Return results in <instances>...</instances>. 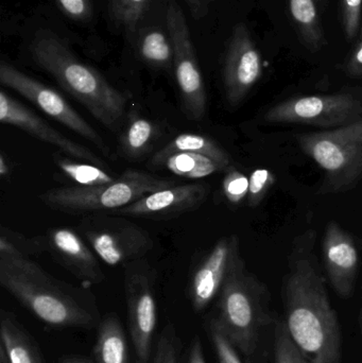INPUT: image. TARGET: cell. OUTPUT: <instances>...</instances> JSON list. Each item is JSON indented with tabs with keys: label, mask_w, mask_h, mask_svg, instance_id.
<instances>
[{
	"label": "cell",
	"mask_w": 362,
	"mask_h": 363,
	"mask_svg": "<svg viewBox=\"0 0 362 363\" xmlns=\"http://www.w3.org/2000/svg\"><path fill=\"white\" fill-rule=\"evenodd\" d=\"M314 230L293 240L283 279L285 323L310 363H341L342 333L315 256Z\"/></svg>",
	"instance_id": "6da1fadb"
},
{
	"label": "cell",
	"mask_w": 362,
	"mask_h": 363,
	"mask_svg": "<svg viewBox=\"0 0 362 363\" xmlns=\"http://www.w3.org/2000/svg\"><path fill=\"white\" fill-rule=\"evenodd\" d=\"M217 298L216 311L208 319L231 341L244 363H267L278 320L271 311L269 290L248 270L240 247Z\"/></svg>",
	"instance_id": "7a4b0ae2"
},
{
	"label": "cell",
	"mask_w": 362,
	"mask_h": 363,
	"mask_svg": "<svg viewBox=\"0 0 362 363\" xmlns=\"http://www.w3.org/2000/svg\"><path fill=\"white\" fill-rule=\"evenodd\" d=\"M0 285L32 315L49 325L93 328L100 315L95 296L51 275L32 258L0 254Z\"/></svg>",
	"instance_id": "3957f363"
},
{
	"label": "cell",
	"mask_w": 362,
	"mask_h": 363,
	"mask_svg": "<svg viewBox=\"0 0 362 363\" xmlns=\"http://www.w3.org/2000/svg\"><path fill=\"white\" fill-rule=\"evenodd\" d=\"M30 51L34 62L91 116L108 129H118L125 117L127 97L95 68L81 62L61 38L47 30L38 31Z\"/></svg>",
	"instance_id": "277c9868"
},
{
	"label": "cell",
	"mask_w": 362,
	"mask_h": 363,
	"mask_svg": "<svg viewBox=\"0 0 362 363\" xmlns=\"http://www.w3.org/2000/svg\"><path fill=\"white\" fill-rule=\"evenodd\" d=\"M176 185L142 170L128 169L112 183L99 186L51 188L40 194L48 208L74 216L111 213L132 204L147 194Z\"/></svg>",
	"instance_id": "5b68a950"
},
{
	"label": "cell",
	"mask_w": 362,
	"mask_h": 363,
	"mask_svg": "<svg viewBox=\"0 0 362 363\" xmlns=\"http://www.w3.org/2000/svg\"><path fill=\"white\" fill-rule=\"evenodd\" d=\"M300 148L324 172L319 194H341L362 179V119L336 128L297 136Z\"/></svg>",
	"instance_id": "8992f818"
},
{
	"label": "cell",
	"mask_w": 362,
	"mask_h": 363,
	"mask_svg": "<svg viewBox=\"0 0 362 363\" xmlns=\"http://www.w3.org/2000/svg\"><path fill=\"white\" fill-rule=\"evenodd\" d=\"M77 230L98 258L111 267L144 258L154 245L148 230L125 216L108 213L83 216Z\"/></svg>",
	"instance_id": "52a82bcc"
},
{
	"label": "cell",
	"mask_w": 362,
	"mask_h": 363,
	"mask_svg": "<svg viewBox=\"0 0 362 363\" xmlns=\"http://www.w3.org/2000/svg\"><path fill=\"white\" fill-rule=\"evenodd\" d=\"M157 272L144 258L123 264L128 323L136 363H150L157 330Z\"/></svg>",
	"instance_id": "ba28073f"
},
{
	"label": "cell",
	"mask_w": 362,
	"mask_h": 363,
	"mask_svg": "<svg viewBox=\"0 0 362 363\" xmlns=\"http://www.w3.org/2000/svg\"><path fill=\"white\" fill-rule=\"evenodd\" d=\"M362 119V101L350 93L293 97L272 106L264 115L268 123L336 129Z\"/></svg>",
	"instance_id": "9c48e42d"
},
{
	"label": "cell",
	"mask_w": 362,
	"mask_h": 363,
	"mask_svg": "<svg viewBox=\"0 0 362 363\" xmlns=\"http://www.w3.org/2000/svg\"><path fill=\"white\" fill-rule=\"evenodd\" d=\"M168 33L174 49V68L180 91L182 108L187 118L201 121L208 108L205 84L198 63L184 13L174 0L166 15Z\"/></svg>",
	"instance_id": "30bf717a"
},
{
	"label": "cell",
	"mask_w": 362,
	"mask_h": 363,
	"mask_svg": "<svg viewBox=\"0 0 362 363\" xmlns=\"http://www.w3.org/2000/svg\"><path fill=\"white\" fill-rule=\"evenodd\" d=\"M0 82L4 86L23 96L64 127L95 145L104 155H110V149L103 138L55 89L23 74L6 62H2L0 65Z\"/></svg>",
	"instance_id": "8fae6325"
},
{
	"label": "cell",
	"mask_w": 362,
	"mask_h": 363,
	"mask_svg": "<svg viewBox=\"0 0 362 363\" xmlns=\"http://www.w3.org/2000/svg\"><path fill=\"white\" fill-rule=\"evenodd\" d=\"M263 74L261 55L244 23H238L227 45L223 85L230 106L242 104Z\"/></svg>",
	"instance_id": "7c38bea8"
},
{
	"label": "cell",
	"mask_w": 362,
	"mask_h": 363,
	"mask_svg": "<svg viewBox=\"0 0 362 363\" xmlns=\"http://www.w3.org/2000/svg\"><path fill=\"white\" fill-rule=\"evenodd\" d=\"M208 192L210 188L205 184L174 185L147 194L108 213L140 219H174L199 209L208 199Z\"/></svg>",
	"instance_id": "4fadbf2b"
},
{
	"label": "cell",
	"mask_w": 362,
	"mask_h": 363,
	"mask_svg": "<svg viewBox=\"0 0 362 363\" xmlns=\"http://www.w3.org/2000/svg\"><path fill=\"white\" fill-rule=\"evenodd\" d=\"M0 121L4 125H13L42 142L55 146L68 157L100 167H108L106 162L87 147L66 138L64 134L51 127L44 119L4 91L0 93Z\"/></svg>",
	"instance_id": "5bb4252c"
},
{
	"label": "cell",
	"mask_w": 362,
	"mask_h": 363,
	"mask_svg": "<svg viewBox=\"0 0 362 363\" xmlns=\"http://www.w3.org/2000/svg\"><path fill=\"white\" fill-rule=\"evenodd\" d=\"M46 251L65 270L72 273L82 287L99 285L106 279L93 249L83 240L78 230L53 228L45 235Z\"/></svg>",
	"instance_id": "9a60e30c"
},
{
	"label": "cell",
	"mask_w": 362,
	"mask_h": 363,
	"mask_svg": "<svg viewBox=\"0 0 362 363\" xmlns=\"http://www.w3.org/2000/svg\"><path fill=\"white\" fill-rule=\"evenodd\" d=\"M238 247L239 239L236 235L223 237L193 269L187 294L196 313L204 311L218 296Z\"/></svg>",
	"instance_id": "2e32d148"
},
{
	"label": "cell",
	"mask_w": 362,
	"mask_h": 363,
	"mask_svg": "<svg viewBox=\"0 0 362 363\" xmlns=\"http://www.w3.org/2000/svg\"><path fill=\"white\" fill-rule=\"evenodd\" d=\"M322 252L332 287L340 298H350L354 294L359 269L354 239L338 222H329L325 226Z\"/></svg>",
	"instance_id": "e0dca14e"
},
{
	"label": "cell",
	"mask_w": 362,
	"mask_h": 363,
	"mask_svg": "<svg viewBox=\"0 0 362 363\" xmlns=\"http://www.w3.org/2000/svg\"><path fill=\"white\" fill-rule=\"evenodd\" d=\"M0 345L10 363H44L35 341L10 311H0Z\"/></svg>",
	"instance_id": "ac0fdd59"
},
{
	"label": "cell",
	"mask_w": 362,
	"mask_h": 363,
	"mask_svg": "<svg viewBox=\"0 0 362 363\" xmlns=\"http://www.w3.org/2000/svg\"><path fill=\"white\" fill-rule=\"evenodd\" d=\"M183 152L206 155L220 164L225 172L231 166V157L229 153L214 140L208 136L191 133L181 134L168 143L164 148L155 153L154 157L151 159L150 166L162 167L168 157Z\"/></svg>",
	"instance_id": "d6986e66"
},
{
	"label": "cell",
	"mask_w": 362,
	"mask_h": 363,
	"mask_svg": "<svg viewBox=\"0 0 362 363\" xmlns=\"http://www.w3.org/2000/svg\"><path fill=\"white\" fill-rule=\"evenodd\" d=\"M94 357L96 363H130L127 336L116 315H108L100 321Z\"/></svg>",
	"instance_id": "ffe728a7"
},
{
	"label": "cell",
	"mask_w": 362,
	"mask_h": 363,
	"mask_svg": "<svg viewBox=\"0 0 362 363\" xmlns=\"http://www.w3.org/2000/svg\"><path fill=\"white\" fill-rule=\"evenodd\" d=\"M289 11L302 44L316 52L325 44L324 32L315 0H288Z\"/></svg>",
	"instance_id": "44dd1931"
},
{
	"label": "cell",
	"mask_w": 362,
	"mask_h": 363,
	"mask_svg": "<svg viewBox=\"0 0 362 363\" xmlns=\"http://www.w3.org/2000/svg\"><path fill=\"white\" fill-rule=\"evenodd\" d=\"M138 53L145 63L154 69L169 70L174 67V49L170 35L159 29L142 31L138 38Z\"/></svg>",
	"instance_id": "7402d4cb"
},
{
	"label": "cell",
	"mask_w": 362,
	"mask_h": 363,
	"mask_svg": "<svg viewBox=\"0 0 362 363\" xmlns=\"http://www.w3.org/2000/svg\"><path fill=\"white\" fill-rule=\"evenodd\" d=\"M159 133V127L152 121L133 117L120 138L121 155L129 160L140 159L151 150Z\"/></svg>",
	"instance_id": "603a6c76"
},
{
	"label": "cell",
	"mask_w": 362,
	"mask_h": 363,
	"mask_svg": "<svg viewBox=\"0 0 362 363\" xmlns=\"http://www.w3.org/2000/svg\"><path fill=\"white\" fill-rule=\"evenodd\" d=\"M163 166L172 174L186 179H203L225 172L215 160L199 153H176L168 157Z\"/></svg>",
	"instance_id": "cb8c5ba5"
},
{
	"label": "cell",
	"mask_w": 362,
	"mask_h": 363,
	"mask_svg": "<svg viewBox=\"0 0 362 363\" xmlns=\"http://www.w3.org/2000/svg\"><path fill=\"white\" fill-rule=\"evenodd\" d=\"M74 157L55 155V163L57 167L65 174L69 180L74 182L76 186H99L112 183L118 177H114L106 172V168L87 162L74 161Z\"/></svg>",
	"instance_id": "d4e9b609"
},
{
	"label": "cell",
	"mask_w": 362,
	"mask_h": 363,
	"mask_svg": "<svg viewBox=\"0 0 362 363\" xmlns=\"http://www.w3.org/2000/svg\"><path fill=\"white\" fill-rule=\"evenodd\" d=\"M44 252H47L45 235L27 237L4 225L0 228V254H14L31 258Z\"/></svg>",
	"instance_id": "484cf974"
},
{
	"label": "cell",
	"mask_w": 362,
	"mask_h": 363,
	"mask_svg": "<svg viewBox=\"0 0 362 363\" xmlns=\"http://www.w3.org/2000/svg\"><path fill=\"white\" fill-rule=\"evenodd\" d=\"M150 0H110L108 12L113 23L130 34L134 33Z\"/></svg>",
	"instance_id": "4316f807"
},
{
	"label": "cell",
	"mask_w": 362,
	"mask_h": 363,
	"mask_svg": "<svg viewBox=\"0 0 362 363\" xmlns=\"http://www.w3.org/2000/svg\"><path fill=\"white\" fill-rule=\"evenodd\" d=\"M183 343L174 324H166L155 342L150 363H183Z\"/></svg>",
	"instance_id": "83f0119b"
},
{
	"label": "cell",
	"mask_w": 362,
	"mask_h": 363,
	"mask_svg": "<svg viewBox=\"0 0 362 363\" xmlns=\"http://www.w3.org/2000/svg\"><path fill=\"white\" fill-rule=\"evenodd\" d=\"M274 363H310L293 342L286 323L278 320L274 333Z\"/></svg>",
	"instance_id": "f1b7e54d"
},
{
	"label": "cell",
	"mask_w": 362,
	"mask_h": 363,
	"mask_svg": "<svg viewBox=\"0 0 362 363\" xmlns=\"http://www.w3.org/2000/svg\"><path fill=\"white\" fill-rule=\"evenodd\" d=\"M206 330H208V336L212 341L213 347L216 352L217 358L219 363H244L242 356L238 353L231 341L227 337L221 332L220 328L210 321L206 319Z\"/></svg>",
	"instance_id": "f546056e"
},
{
	"label": "cell",
	"mask_w": 362,
	"mask_h": 363,
	"mask_svg": "<svg viewBox=\"0 0 362 363\" xmlns=\"http://www.w3.org/2000/svg\"><path fill=\"white\" fill-rule=\"evenodd\" d=\"M276 182V177L270 170L264 168L255 169L249 178V192L247 196L248 206L252 208L259 206L265 200Z\"/></svg>",
	"instance_id": "4dcf8cb0"
},
{
	"label": "cell",
	"mask_w": 362,
	"mask_h": 363,
	"mask_svg": "<svg viewBox=\"0 0 362 363\" xmlns=\"http://www.w3.org/2000/svg\"><path fill=\"white\" fill-rule=\"evenodd\" d=\"M222 189L225 198L231 204H240L248 196L249 178L231 165L225 170Z\"/></svg>",
	"instance_id": "1f68e13d"
},
{
	"label": "cell",
	"mask_w": 362,
	"mask_h": 363,
	"mask_svg": "<svg viewBox=\"0 0 362 363\" xmlns=\"http://www.w3.org/2000/svg\"><path fill=\"white\" fill-rule=\"evenodd\" d=\"M342 27L349 40H354L361 28L362 0H340Z\"/></svg>",
	"instance_id": "d6a6232c"
},
{
	"label": "cell",
	"mask_w": 362,
	"mask_h": 363,
	"mask_svg": "<svg viewBox=\"0 0 362 363\" xmlns=\"http://www.w3.org/2000/svg\"><path fill=\"white\" fill-rule=\"evenodd\" d=\"M61 10L74 21H86L91 17L89 0H55Z\"/></svg>",
	"instance_id": "836d02e7"
},
{
	"label": "cell",
	"mask_w": 362,
	"mask_h": 363,
	"mask_svg": "<svg viewBox=\"0 0 362 363\" xmlns=\"http://www.w3.org/2000/svg\"><path fill=\"white\" fill-rule=\"evenodd\" d=\"M344 72L351 78H362V29L359 40L346 60Z\"/></svg>",
	"instance_id": "e575fe53"
},
{
	"label": "cell",
	"mask_w": 362,
	"mask_h": 363,
	"mask_svg": "<svg viewBox=\"0 0 362 363\" xmlns=\"http://www.w3.org/2000/svg\"><path fill=\"white\" fill-rule=\"evenodd\" d=\"M186 363H208L205 359L203 347L199 337L196 336L189 345L188 354H187Z\"/></svg>",
	"instance_id": "d590c367"
},
{
	"label": "cell",
	"mask_w": 362,
	"mask_h": 363,
	"mask_svg": "<svg viewBox=\"0 0 362 363\" xmlns=\"http://www.w3.org/2000/svg\"><path fill=\"white\" fill-rule=\"evenodd\" d=\"M10 174V164L9 160H6V155L1 153L0 155V176L1 178H6Z\"/></svg>",
	"instance_id": "8d00e7d4"
},
{
	"label": "cell",
	"mask_w": 362,
	"mask_h": 363,
	"mask_svg": "<svg viewBox=\"0 0 362 363\" xmlns=\"http://www.w3.org/2000/svg\"><path fill=\"white\" fill-rule=\"evenodd\" d=\"M186 2L188 4L189 9H191V12L193 17H199L202 0H186Z\"/></svg>",
	"instance_id": "74e56055"
},
{
	"label": "cell",
	"mask_w": 362,
	"mask_h": 363,
	"mask_svg": "<svg viewBox=\"0 0 362 363\" xmlns=\"http://www.w3.org/2000/svg\"><path fill=\"white\" fill-rule=\"evenodd\" d=\"M60 363H94L87 358L81 357V356H69V357L63 358Z\"/></svg>",
	"instance_id": "f35d334b"
},
{
	"label": "cell",
	"mask_w": 362,
	"mask_h": 363,
	"mask_svg": "<svg viewBox=\"0 0 362 363\" xmlns=\"http://www.w3.org/2000/svg\"><path fill=\"white\" fill-rule=\"evenodd\" d=\"M0 363H10L6 356V352H4V347L0 345Z\"/></svg>",
	"instance_id": "ab89813d"
},
{
	"label": "cell",
	"mask_w": 362,
	"mask_h": 363,
	"mask_svg": "<svg viewBox=\"0 0 362 363\" xmlns=\"http://www.w3.org/2000/svg\"><path fill=\"white\" fill-rule=\"evenodd\" d=\"M358 324H359V330H361V337H362V296H361V311H359Z\"/></svg>",
	"instance_id": "60d3db41"
},
{
	"label": "cell",
	"mask_w": 362,
	"mask_h": 363,
	"mask_svg": "<svg viewBox=\"0 0 362 363\" xmlns=\"http://www.w3.org/2000/svg\"><path fill=\"white\" fill-rule=\"evenodd\" d=\"M318 1H322V0H318Z\"/></svg>",
	"instance_id": "b9f144b4"
}]
</instances>
